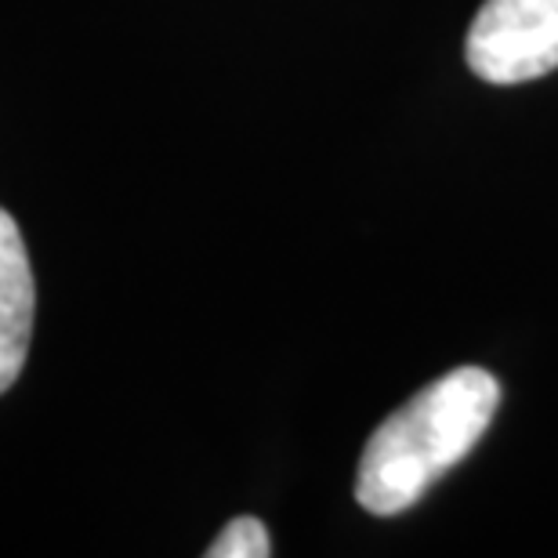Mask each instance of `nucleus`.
I'll return each instance as SVG.
<instances>
[{"instance_id":"nucleus-1","label":"nucleus","mask_w":558,"mask_h":558,"mask_svg":"<svg viewBox=\"0 0 558 558\" xmlns=\"http://www.w3.org/2000/svg\"><path fill=\"white\" fill-rule=\"evenodd\" d=\"M497 407L500 385L483 366H457L421 388L374 428L355 472V500L371 515H399L414 508L475 450Z\"/></svg>"},{"instance_id":"nucleus-2","label":"nucleus","mask_w":558,"mask_h":558,"mask_svg":"<svg viewBox=\"0 0 558 558\" xmlns=\"http://www.w3.org/2000/svg\"><path fill=\"white\" fill-rule=\"evenodd\" d=\"M464 59L486 84H526L558 70V0H486Z\"/></svg>"},{"instance_id":"nucleus-3","label":"nucleus","mask_w":558,"mask_h":558,"mask_svg":"<svg viewBox=\"0 0 558 558\" xmlns=\"http://www.w3.org/2000/svg\"><path fill=\"white\" fill-rule=\"evenodd\" d=\"M33 269L15 218L0 207V396L19 381L33 338Z\"/></svg>"},{"instance_id":"nucleus-4","label":"nucleus","mask_w":558,"mask_h":558,"mask_svg":"<svg viewBox=\"0 0 558 558\" xmlns=\"http://www.w3.org/2000/svg\"><path fill=\"white\" fill-rule=\"evenodd\" d=\"M269 555H272L269 530L254 515L232 519L207 548V558H269Z\"/></svg>"}]
</instances>
